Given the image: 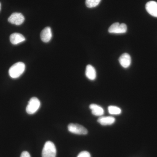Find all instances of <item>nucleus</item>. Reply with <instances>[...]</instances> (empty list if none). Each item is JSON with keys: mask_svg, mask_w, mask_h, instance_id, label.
Listing matches in <instances>:
<instances>
[{"mask_svg": "<svg viewBox=\"0 0 157 157\" xmlns=\"http://www.w3.org/2000/svg\"><path fill=\"white\" fill-rule=\"evenodd\" d=\"M145 8L147 11L154 17H157V2L154 1H150L147 3Z\"/></svg>", "mask_w": 157, "mask_h": 157, "instance_id": "obj_7", "label": "nucleus"}, {"mask_svg": "<svg viewBox=\"0 0 157 157\" xmlns=\"http://www.w3.org/2000/svg\"><path fill=\"white\" fill-rule=\"evenodd\" d=\"M86 76L90 80H94L97 77V73L95 69L90 65L86 66L85 72Z\"/></svg>", "mask_w": 157, "mask_h": 157, "instance_id": "obj_13", "label": "nucleus"}, {"mask_svg": "<svg viewBox=\"0 0 157 157\" xmlns=\"http://www.w3.org/2000/svg\"><path fill=\"white\" fill-rule=\"evenodd\" d=\"M119 61L121 66L124 68H128L130 67L132 63V59L128 53L123 54L119 59Z\"/></svg>", "mask_w": 157, "mask_h": 157, "instance_id": "obj_8", "label": "nucleus"}, {"mask_svg": "<svg viewBox=\"0 0 157 157\" xmlns=\"http://www.w3.org/2000/svg\"><path fill=\"white\" fill-rule=\"evenodd\" d=\"M108 110L109 114L111 115H119L122 112L121 109L120 107L113 105L109 106Z\"/></svg>", "mask_w": 157, "mask_h": 157, "instance_id": "obj_14", "label": "nucleus"}, {"mask_svg": "<svg viewBox=\"0 0 157 157\" xmlns=\"http://www.w3.org/2000/svg\"><path fill=\"white\" fill-rule=\"evenodd\" d=\"M115 118L112 116H101L99 117L98 122L103 126L111 125L115 123Z\"/></svg>", "mask_w": 157, "mask_h": 157, "instance_id": "obj_11", "label": "nucleus"}, {"mask_svg": "<svg viewBox=\"0 0 157 157\" xmlns=\"http://www.w3.org/2000/svg\"><path fill=\"white\" fill-rule=\"evenodd\" d=\"M101 0H86V5L89 8H93L96 7L100 4Z\"/></svg>", "mask_w": 157, "mask_h": 157, "instance_id": "obj_15", "label": "nucleus"}, {"mask_svg": "<svg viewBox=\"0 0 157 157\" xmlns=\"http://www.w3.org/2000/svg\"><path fill=\"white\" fill-rule=\"evenodd\" d=\"M1 3H0V10H1Z\"/></svg>", "mask_w": 157, "mask_h": 157, "instance_id": "obj_18", "label": "nucleus"}, {"mask_svg": "<svg viewBox=\"0 0 157 157\" xmlns=\"http://www.w3.org/2000/svg\"><path fill=\"white\" fill-rule=\"evenodd\" d=\"M56 149L53 142L48 141L45 143L42 151V157H56Z\"/></svg>", "mask_w": 157, "mask_h": 157, "instance_id": "obj_2", "label": "nucleus"}, {"mask_svg": "<svg viewBox=\"0 0 157 157\" xmlns=\"http://www.w3.org/2000/svg\"><path fill=\"white\" fill-rule=\"evenodd\" d=\"M40 37L42 42H48L50 41L52 37V33L51 29L49 27H45L43 29L40 34Z\"/></svg>", "mask_w": 157, "mask_h": 157, "instance_id": "obj_9", "label": "nucleus"}, {"mask_svg": "<svg viewBox=\"0 0 157 157\" xmlns=\"http://www.w3.org/2000/svg\"><path fill=\"white\" fill-rule=\"evenodd\" d=\"M25 21L24 16L20 13H13L8 18V21L12 24L19 25L22 24Z\"/></svg>", "mask_w": 157, "mask_h": 157, "instance_id": "obj_6", "label": "nucleus"}, {"mask_svg": "<svg viewBox=\"0 0 157 157\" xmlns=\"http://www.w3.org/2000/svg\"><path fill=\"white\" fill-rule=\"evenodd\" d=\"M90 109L91 110L92 113L96 116H102L104 114V109L100 105L91 104L90 105Z\"/></svg>", "mask_w": 157, "mask_h": 157, "instance_id": "obj_12", "label": "nucleus"}, {"mask_svg": "<svg viewBox=\"0 0 157 157\" xmlns=\"http://www.w3.org/2000/svg\"><path fill=\"white\" fill-rule=\"evenodd\" d=\"M77 157H91V155L89 152L82 151L78 154Z\"/></svg>", "mask_w": 157, "mask_h": 157, "instance_id": "obj_16", "label": "nucleus"}, {"mask_svg": "<svg viewBox=\"0 0 157 157\" xmlns=\"http://www.w3.org/2000/svg\"><path fill=\"white\" fill-rule=\"evenodd\" d=\"M40 101L37 98L33 97L29 101L28 104L26 108V111L29 114L36 113L40 107Z\"/></svg>", "mask_w": 157, "mask_h": 157, "instance_id": "obj_3", "label": "nucleus"}, {"mask_svg": "<svg viewBox=\"0 0 157 157\" xmlns=\"http://www.w3.org/2000/svg\"><path fill=\"white\" fill-rule=\"evenodd\" d=\"M127 26L124 23L120 24L119 23L116 22L113 24L109 27L108 32L110 33L123 34L126 33Z\"/></svg>", "mask_w": 157, "mask_h": 157, "instance_id": "obj_5", "label": "nucleus"}, {"mask_svg": "<svg viewBox=\"0 0 157 157\" xmlns=\"http://www.w3.org/2000/svg\"><path fill=\"white\" fill-rule=\"evenodd\" d=\"M20 157H31V156L28 152L24 151L22 152Z\"/></svg>", "mask_w": 157, "mask_h": 157, "instance_id": "obj_17", "label": "nucleus"}, {"mask_svg": "<svg viewBox=\"0 0 157 157\" xmlns=\"http://www.w3.org/2000/svg\"><path fill=\"white\" fill-rule=\"evenodd\" d=\"M68 131L73 134L78 135H87V129L78 124L71 123L68 126Z\"/></svg>", "mask_w": 157, "mask_h": 157, "instance_id": "obj_4", "label": "nucleus"}, {"mask_svg": "<svg viewBox=\"0 0 157 157\" xmlns=\"http://www.w3.org/2000/svg\"><path fill=\"white\" fill-rule=\"evenodd\" d=\"M10 42L13 45H15L24 42L25 38L22 34L14 33L10 36Z\"/></svg>", "mask_w": 157, "mask_h": 157, "instance_id": "obj_10", "label": "nucleus"}, {"mask_svg": "<svg viewBox=\"0 0 157 157\" xmlns=\"http://www.w3.org/2000/svg\"><path fill=\"white\" fill-rule=\"evenodd\" d=\"M25 69V65L23 63L17 62L12 65L9 69V76L13 78H18L24 72Z\"/></svg>", "mask_w": 157, "mask_h": 157, "instance_id": "obj_1", "label": "nucleus"}]
</instances>
